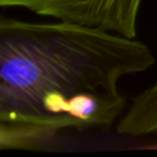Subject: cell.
I'll return each instance as SVG.
<instances>
[{"label": "cell", "mask_w": 157, "mask_h": 157, "mask_svg": "<svg viewBox=\"0 0 157 157\" xmlns=\"http://www.w3.org/2000/svg\"><path fill=\"white\" fill-rule=\"evenodd\" d=\"M154 63L136 38L0 15V124L108 129L126 107L120 81Z\"/></svg>", "instance_id": "cell-1"}, {"label": "cell", "mask_w": 157, "mask_h": 157, "mask_svg": "<svg viewBox=\"0 0 157 157\" xmlns=\"http://www.w3.org/2000/svg\"><path fill=\"white\" fill-rule=\"evenodd\" d=\"M116 130L130 137L157 133V80L135 97L126 113L117 121Z\"/></svg>", "instance_id": "cell-2"}, {"label": "cell", "mask_w": 157, "mask_h": 157, "mask_svg": "<svg viewBox=\"0 0 157 157\" xmlns=\"http://www.w3.org/2000/svg\"><path fill=\"white\" fill-rule=\"evenodd\" d=\"M55 133L26 126L0 124V150H31L41 147Z\"/></svg>", "instance_id": "cell-3"}]
</instances>
